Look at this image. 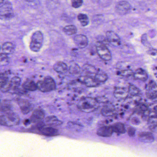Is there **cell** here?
Returning <instances> with one entry per match:
<instances>
[{
  "label": "cell",
  "mask_w": 157,
  "mask_h": 157,
  "mask_svg": "<svg viewBox=\"0 0 157 157\" xmlns=\"http://www.w3.org/2000/svg\"><path fill=\"white\" fill-rule=\"evenodd\" d=\"M99 102L97 99L90 97L82 98L79 101L78 107L81 112L90 113L98 109Z\"/></svg>",
  "instance_id": "1"
},
{
  "label": "cell",
  "mask_w": 157,
  "mask_h": 157,
  "mask_svg": "<svg viewBox=\"0 0 157 157\" xmlns=\"http://www.w3.org/2000/svg\"><path fill=\"white\" fill-rule=\"evenodd\" d=\"M20 118L18 114L13 111L2 114L0 116V124L2 126L12 127L20 124Z\"/></svg>",
  "instance_id": "2"
},
{
  "label": "cell",
  "mask_w": 157,
  "mask_h": 157,
  "mask_svg": "<svg viewBox=\"0 0 157 157\" xmlns=\"http://www.w3.org/2000/svg\"><path fill=\"white\" fill-rule=\"evenodd\" d=\"M44 35L40 31H36L31 36L30 48L34 52H38L41 50L44 43Z\"/></svg>",
  "instance_id": "3"
},
{
  "label": "cell",
  "mask_w": 157,
  "mask_h": 157,
  "mask_svg": "<svg viewBox=\"0 0 157 157\" xmlns=\"http://www.w3.org/2000/svg\"><path fill=\"white\" fill-rule=\"evenodd\" d=\"M36 84L37 90L42 92H49L56 90V88L54 79L49 76L45 77L43 80L38 81Z\"/></svg>",
  "instance_id": "4"
},
{
  "label": "cell",
  "mask_w": 157,
  "mask_h": 157,
  "mask_svg": "<svg viewBox=\"0 0 157 157\" xmlns=\"http://www.w3.org/2000/svg\"><path fill=\"white\" fill-rule=\"evenodd\" d=\"M14 16L12 5L10 2H7L1 4L0 9V17L1 20L11 19Z\"/></svg>",
  "instance_id": "5"
},
{
  "label": "cell",
  "mask_w": 157,
  "mask_h": 157,
  "mask_svg": "<svg viewBox=\"0 0 157 157\" xmlns=\"http://www.w3.org/2000/svg\"><path fill=\"white\" fill-rule=\"evenodd\" d=\"M96 50L99 56L105 61H109L112 59L111 52L102 42H97Z\"/></svg>",
  "instance_id": "6"
},
{
  "label": "cell",
  "mask_w": 157,
  "mask_h": 157,
  "mask_svg": "<svg viewBox=\"0 0 157 157\" xmlns=\"http://www.w3.org/2000/svg\"><path fill=\"white\" fill-rule=\"evenodd\" d=\"M38 130L40 133L44 136H54L58 135V130L53 127L48 125L46 126L41 122V124L38 126Z\"/></svg>",
  "instance_id": "7"
},
{
  "label": "cell",
  "mask_w": 157,
  "mask_h": 157,
  "mask_svg": "<svg viewBox=\"0 0 157 157\" xmlns=\"http://www.w3.org/2000/svg\"><path fill=\"white\" fill-rule=\"evenodd\" d=\"M130 10L131 5L125 1L119 2L116 6V11L119 15H125L130 12Z\"/></svg>",
  "instance_id": "8"
},
{
  "label": "cell",
  "mask_w": 157,
  "mask_h": 157,
  "mask_svg": "<svg viewBox=\"0 0 157 157\" xmlns=\"http://www.w3.org/2000/svg\"><path fill=\"white\" fill-rule=\"evenodd\" d=\"M147 98L154 100L157 97V85L153 81H150L146 87Z\"/></svg>",
  "instance_id": "9"
},
{
  "label": "cell",
  "mask_w": 157,
  "mask_h": 157,
  "mask_svg": "<svg viewBox=\"0 0 157 157\" xmlns=\"http://www.w3.org/2000/svg\"><path fill=\"white\" fill-rule=\"evenodd\" d=\"M18 104L20 106L21 112L23 114L29 113L33 108V105L28 100L25 99H19Z\"/></svg>",
  "instance_id": "10"
},
{
  "label": "cell",
  "mask_w": 157,
  "mask_h": 157,
  "mask_svg": "<svg viewBox=\"0 0 157 157\" xmlns=\"http://www.w3.org/2000/svg\"><path fill=\"white\" fill-rule=\"evenodd\" d=\"M44 112L42 109H36L34 110L29 119L31 123L38 124L42 122L44 118Z\"/></svg>",
  "instance_id": "11"
},
{
  "label": "cell",
  "mask_w": 157,
  "mask_h": 157,
  "mask_svg": "<svg viewBox=\"0 0 157 157\" xmlns=\"http://www.w3.org/2000/svg\"><path fill=\"white\" fill-rule=\"evenodd\" d=\"M79 82L84 84L85 86L88 87H96L100 85L99 83L95 80L94 77L90 76H81L78 79Z\"/></svg>",
  "instance_id": "12"
},
{
  "label": "cell",
  "mask_w": 157,
  "mask_h": 157,
  "mask_svg": "<svg viewBox=\"0 0 157 157\" xmlns=\"http://www.w3.org/2000/svg\"><path fill=\"white\" fill-rule=\"evenodd\" d=\"M106 38L107 42L113 46L117 47L121 44L120 37L117 34L113 31L106 32Z\"/></svg>",
  "instance_id": "13"
},
{
  "label": "cell",
  "mask_w": 157,
  "mask_h": 157,
  "mask_svg": "<svg viewBox=\"0 0 157 157\" xmlns=\"http://www.w3.org/2000/svg\"><path fill=\"white\" fill-rule=\"evenodd\" d=\"M74 42L76 45L80 48H84L88 46L89 40L86 36L79 34L74 37Z\"/></svg>",
  "instance_id": "14"
},
{
  "label": "cell",
  "mask_w": 157,
  "mask_h": 157,
  "mask_svg": "<svg viewBox=\"0 0 157 157\" xmlns=\"http://www.w3.org/2000/svg\"><path fill=\"white\" fill-rule=\"evenodd\" d=\"M113 133L112 126L104 125L100 127L97 130L98 136L103 137L111 136Z\"/></svg>",
  "instance_id": "15"
},
{
  "label": "cell",
  "mask_w": 157,
  "mask_h": 157,
  "mask_svg": "<svg viewBox=\"0 0 157 157\" xmlns=\"http://www.w3.org/2000/svg\"><path fill=\"white\" fill-rule=\"evenodd\" d=\"M1 90L2 92H7L10 90V82L9 77L6 73L1 72L0 75Z\"/></svg>",
  "instance_id": "16"
},
{
  "label": "cell",
  "mask_w": 157,
  "mask_h": 157,
  "mask_svg": "<svg viewBox=\"0 0 157 157\" xmlns=\"http://www.w3.org/2000/svg\"><path fill=\"white\" fill-rule=\"evenodd\" d=\"M128 94V90L123 87H116L113 91L115 98L119 100L125 99Z\"/></svg>",
  "instance_id": "17"
},
{
  "label": "cell",
  "mask_w": 157,
  "mask_h": 157,
  "mask_svg": "<svg viewBox=\"0 0 157 157\" xmlns=\"http://www.w3.org/2000/svg\"><path fill=\"white\" fill-rule=\"evenodd\" d=\"M115 111V110L113 105L109 103H106L102 108L101 113L105 117L112 116L114 114Z\"/></svg>",
  "instance_id": "18"
},
{
  "label": "cell",
  "mask_w": 157,
  "mask_h": 157,
  "mask_svg": "<svg viewBox=\"0 0 157 157\" xmlns=\"http://www.w3.org/2000/svg\"><path fill=\"white\" fill-rule=\"evenodd\" d=\"M133 77L137 80L145 82L148 79V75L146 71L142 68H138L134 72Z\"/></svg>",
  "instance_id": "19"
},
{
  "label": "cell",
  "mask_w": 157,
  "mask_h": 157,
  "mask_svg": "<svg viewBox=\"0 0 157 157\" xmlns=\"http://www.w3.org/2000/svg\"><path fill=\"white\" fill-rule=\"evenodd\" d=\"M53 69L56 72L60 74H64L69 71L67 65L62 61H58L54 64Z\"/></svg>",
  "instance_id": "20"
},
{
  "label": "cell",
  "mask_w": 157,
  "mask_h": 157,
  "mask_svg": "<svg viewBox=\"0 0 157 157\" xmlns=\"http://www.w3.org/2000/svg\"><path fill=\"white\" fill-rule=\"evenodd\" d=\"M82 70L86 76H90L94 78L98 71V70L96 69L94 66L90 64H84L82 66Z\"/></svg>",
  "instance_id": "21"
},
{
  "label": "cell",
  "mask_w": 157,
  "mask_h": 157,
  "mask_svg": "<svg viewBox=\"0 0 157 157\" xmlns=\"http://www.w3.org/2000/svg\"><path fill=\"white\" fill-rule=\"evenodd\" d=\"M47 125L50 126L57 127L62 124V122L55 116H49L46 117L45 119Z\"/></svg>",
  "instance_id": "22"
},
{
  "label": "cell",
  "mask_w": 157,
  "mask_h": 157,
  "mask_svg": "<svg viewBox=\"0 0 157 157\" xmlns=\"http://www.w3.org/2000/svg\"><path fill=\"white\" fill-rule=\"evenodd\" d=\"M15 50V45L11 42H6L2 46V53L8 55L13 54Z\"/></svg>",
  "instance_id": "23"
},
{
  "label": "cell",
  "mask_w": 157,
  "mask_h": 157,
  "mask_svg": "<svg viewBox=\"0 0 157 157\" xmlns=\"http://www.w3.org/2000/svg\"><path fill=\"white\" fill-rule=\"evenodd\" d=\"M139 139L142 142L146 143H151L154 141V137L151 132H140L138 135Z\"/></svg>",
  "instance_id": "24"
},
{
  "label": "cell",
  "mask_w": 157,
  "mask_h": 157,
  "mask_svg": "<svg viewBox=\"0 0 157 157\" xmlns=\"http://www.w3.org/2000/svg\"><path fill=\"white\" fill-rule=\"evenodd\" d=\"M24 90L30 91H34L37 90V84L34 81L31 79L27 80L24 82L22 85Z\"/></svg>",
  "instance_id": "25"
},
{
  "label": "cell",
  "mask_w": 157,
  "mask_h": 157,
  "mask_svg": "<svg viewBox=\"0 0 157 157\" xmlns=\"http://www.w3.org/2000/svg\"><path fill=\"white\" fill-rule=\"evenodd\" d=\"M95 80L100 84V83H104L108 79V76L107 74L104 72L102 71L98 70V71L95 74L94 77Z\"/></svg>",
  "instance_id": "26"
},
{
  "label": "cell",
  "mask_w": 157,
  "mask_h": 157,
  "mask_svg": "<svg viewBox=\"0 0 157 157\" xmlns=\"http://www.w3.org/2000/svg\"><path fill=\"white\" fill-rule=\"evenodd\" d=\"M21 79L18 77H13L10 81V90H15L18 89L21 85Z\"/></svg>",
  "instance_id": "27"
},
{
  "label": "cell",
  "mask_w": 157,
  "mask_h": 157,
  "mask_svg": "<svg viewBox=\"0 0 157 157\" xmlns=\"http://www.w3.org/2000/svg\"><path fill=\"white\" fill-rule=\"evenodd\" d=\"M113 131L118 134H124L126 132L125 128L122 123H117L112 125Z\"/></svg>",
  "instance_id": "28"
},
{
  "label": "cell",
  "mask_w": 157,
  "mask_h": 157,
  "mask_svg": "<svg viewBox=\"0 0 157 157\" xmlns=\"http://www.w3.org/2000/svg\"><path fill=\"white\" fill-rule=\"evenodd\" d=\"M63 31L66 34L71 36L77 33L78 29L75 25H68L65 26L63 28Z\"/></svg>",
  "instance_id": "29"
},
{
  "label": "cell",
  "mask_w": 157,
  "mask_h": 157,
  "mask_svg": "<svg viewBox=\"0 0 157 157\" xmlns=\"http://www.w3.org/2000/svg\"><path fill=\"white\" fill-rule=\"evenodd\" d=\"M128 94L132 96H138L141 95L140 90L133 84H129L128 88Z\"/></svg>",
  "instance_id": "30"
},
{
  "label": "cell",
  "mask_w": 157,
  "mask_h": 157,
  "mask_svg": "<svg viewBox=\"0 0 157 157\" xmlns=\"http://www.w3.org/2000/svg\"><path fill=\"white\" fill-rule=\"evenodd\" d=\"M78 19L82 26H87L90 23L89 17L84 13L79 14L78 16Z\"/></svg>",
  "instance_id": "31"
},
{
  "label": "cell",
  "mask_w": 157,
  "mask_h": 157,
  "mask_svg": "<svg viewBox=\"0 0 157 157\" xmlns=\"http://www.w3.org/2000/svg\"><path fill=\"white\" fill-rule=\"evenodd\" d=\"M1 110L2 113H4L12 111L11 105L8 102L3 101V102H2L1 103Z\"/></svg>",
  "instance_id": "32"
},
{
  "label": "cell",
  "mask_w": 157,
  "mask_h": 157,
  "mask_svg": "<svg viewBox=\"0 0 157 157\" xmlns=\"http://www.w3.org/2000/svg\"><path fill=\"white\" fill-rule=\"evenodd\" d=\"M10 62V58L7 54L1 53V56H0V64L1 66H4L9 64Z\"/></svg>",
  "instance_id": "33"
},
{
  "label": "cell",
  "mask_w": 157,
  "mask_h": 157,
  "mask_svg": "<svg viewBox=\"0 0 157 157\" xmlns=\"http://www.w3.org/2000/svg\"><path fill=\"white\" fill-rule=\"evenodd\" d=\"M149 127L151 129L157 127V116L151 117L148 121Z\"/></svg>",
  "instance_id": "34"
},
{
  "label": "cell",
  "mask_w": 157,
  "mask_h": 157,
  "mask_svg": "<svg viewBox=\"0 0 157 157\" xmlns=\"http://www.w3.org/2000/svg\"><path fill=\"white\" fill-rule=\"evenodd\" d=\"M119 75L124 77H129L133 76L134 72L130 69L124 70L119 72Z\"/></svg>",
  "instance_id": "35"
},
{
  "label": "cell",
  "mask_w": 157,
  "mask_h": 157,
  "mask_svg": "<svg viewBox=\"0 0 157 157\" xmlns=\"http://www.w3.org/2000/svg\"><path fill=\"white\" fill-rule=\"evenodd\" d=\"M83 0H71V6L74 9H78L82 6Z\"/></svg>",
  "instance_id": "36"
},
{
  "label": "cell",
  "mask_w": 157,
  "mask_h": 157,
  "mask_svg": "<svg viewBox=\"0 0 157 157\" xmlns=\"http://www.w3.org/2000/svg\"><path fill=\"white\" fill-rule=\"evenodd\" d=\"M80 70V69L79 66L75 63H72L69 68V71L72 73H78Z\"/></svg>",
  "instance_id": "37"
},
{
  "label": "cell",
  "mask_w": 157,
  "mask_h": 157,
  "mask_svg": "<svg viewBox=\"0 0 157 157\" xmlns=\"http://www.w3.org/2000/svg\"><path fill=\"white\" fill-rule=\"evenodd\" d=\"M147 107L146 105H138L136 109V111L138 113H146L147 111Z\"/></svg>",
  "instance_id": "38"
},
{
  "label": "cell",
  "mask_w": 157,
  "mask_h": 157,
  "mask_svg": "<svg viewBox=\"0 0 157 157\" xmlns=\"http://www.w3.org/2000/svg\"><path fill=\"white\" fill-rule=\"evenodd\" d=\"M127 132L129 136H134L135 135V133H136V129L134 128L130 127L128 129Z\"/></svg>",
  "instance_id": "39"
},
{
  "label": "cell",
  "mask_w": 157,
  "mask_h": 157,
  "mask_svg": "<svg viewBox=\"0 0 157 157\" xmlns=\"http://www.w3.org/2000/svg\"><path fill=\"white\" fill-rule=\"evenodd\" d=\"M149 55H151V56H156L157 55V50L156 49H152L151 50H149L148 52Z\"/></svg>",
  "instance_id": "40"
},
{
  "label": "cell",
  "mask_w": 157,
  "mask_h": 157,
  "mask_svg": "<svg viewBox=\"0 0 157 157\" xmlns=\"http://www.w3.org/2000/svg\"><path fill=\"white\" fill-rule=\"evenodd\" d=\"M4 0H1V1H0V3H1V4H2V3H4Z\"/></svg>",
  "instance_id": "41"
}]
</instances>
